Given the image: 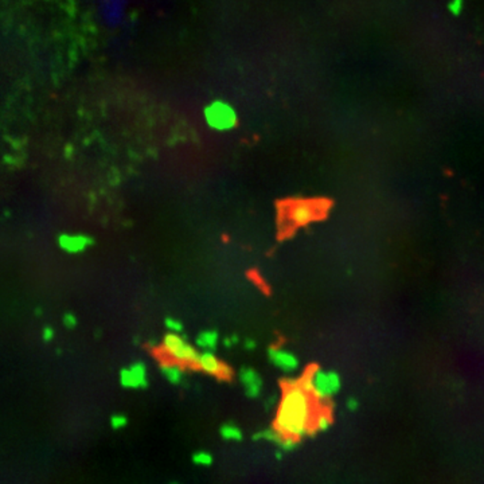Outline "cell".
I'll return each mask as SVG.
<instances>
[{
    "label": "cell",
    "mask_w": 484,
    "mask_h": 484,
    "mask_svg": "<svg viewBox=\"0 0 484 484\" xmlns=\"http://www.w3.org/2000/svg\"><path fill=\"white\" fill-rule=\"evenodd\" d=\"M58 246L69 254H80L93 245V238L81 233H64L58 237Z\"/></svg>",
    "instance_id": "52a82bcc"
},
{
    "label": "cell",
    "mask_w": 484,
    "mask_h": 484,
    "mask_svg": "<svg viewBox=\"0 0 484 484\" xmlns=\"http://www.w3.org/2000/svg\"><path fill=\"white\" fill-rule=\"evenodd\" d=\"M118 382L124 389H145L148 386L147 366L143 362H133L127 367H123L118 374Z\"/></svg>",
    "instance_id": "8992f818"
},
{
    "label": "cell",
    "mask_w": 484,
    "mask_h": 484,
    "mask_svg": "<svg viewBox=\"0 0 484 484\" xmlns=\"http://www.w3.org/2000/svg\"><path fill=\"white\" fill-rule=\"evenodd\" d=\"M299 385L313 398L319 401H328L340 390L342 378L336 371L312 367L299 379Z\"/></svg>",
    "instance_id": "7a4b0ae2"
},
{
    "label": "cell",
    "mask_w": 484,
    "mask_h": 484,
    "mask_svg": "<svg viewBox=\"0 0 484 484\" xmlns=\"http://www.w3.org/2000/svg\"><path fill=\"white\" fill-rule=\"evenodd\" d=\"M55 336V332H54V328L51 327H44L42 330V339L43 342H51Z\"/></svg>",
    "instance_id": "7402d4cb"
},
{
    "label": "cell",
    "mask_w": 484,
    "mask_h": 484,
    "mask_svg": "<svg viewBox=\"0 0 484 484\" xmlns=\"http://www.w3.org/2000/svg\"><path fill=\"white\" fill-rule=\"evenodd\" d=\"M204 121L210 128L218 132H227L237 125V114L234 109L222 101H215L204 108Z\"/></svg>",
    "instance_id": "5b68a950"
},
{
    "label": "cell",
    "mask_w": 484,
    "mask_h": 484,
    "mask_svg": "<svg viewBox=\"0 0 484 484\" xmlns=\"http://www.w3.org/2000/svg\"><path fill=\"white\" fill-rule=\"evenodd\" d=\"M462 4H464V0H452L449 5H448V8L453 15H459L462 10Z\"/></svg>",
    "instance_id": "44dd1931"
},
{
    "label": "cell",
    "mask_w": 484,
    "mask_h": 484,
    "mask_svg": "<svg viewBox=\"0 0 484 484\" xmlns=\"http://www.w3.org/2000/svg\"><path fill=\"white\" fill-rule=\"evenodd\" d=\"M191 460L195 465H199V467H210L214 462V457L207 451H198L194 453Z\"/></svg>",
    "instance_id": "9a60e30c"
},
{
    "label": "cell",
    "mask_w": 484,
    "mask_h": 484,
    "mask_svg": "<svg viewBox=\"0 0 484 484\" xmlns=\"http://www.w3.org/2000/svg\"><path fill=\"white\" fill-rule=\"evenodd\" d=\"M284 437L285 436H283L281 433H280L279 430L276 429V428H273V429H263V430H257L254 435L252 436V440L253 441H269V442H272V444H276V445L279 446L280 448V445L283 444V441H284Z\"/></svg>",
    "instance_id": "4fadbf2b"
},
{
    "label": "cell",
    "mask_w": 484,
    "mask_h": 484,
    "mask_svg": "<svg viewBox=\"0 0 484 484\" xmlns=\"http://www.w3.org/2000/svg\"><path fill=\"white\" fill-rule=\"evenodd\" d=\"M159 370H160L161 375L164 376V379L167 382H170L171 385H179L183 381L184 376V369L182 367L180 363H176L174 360H161L159 365Z\"/></svg>",
    "instance_id": "8fae6325"
},
{
    "label": "cell",
    "mask_w": 484,
    "mask_h": 484,
    "mask_svg": "<svg viewBox=\"0 0 484 484\" xmlns=\"http://www.w3.org/2000/svg\"><path fill=\"white\" fill-rule=\"evenodd\" d=\"M245 349L254 350L256 349V342L253 339H247L246 342H245Z\"/></svg>",
    "instance_id": "484cf974"
},
{
    "label": "cell",
    "mask_w": 484,
    "mask_h": 484,
    "mask_svg": "<svg viewBox=\"0 0 484 484\" xmlns=\"http://www.w3.org/2000/svg\"><path fill=\"white\" fill-rule=\"evenodd\" d=\"M218 340H220V336H218L217 331L206 330L197 336L195 343H197L199 349H202L203 351H213L218 346Z\"/></svg>",
    "instance_id": "7c38bea8"
},
{
    "label": "cell",
    "mask_w": 484,
    "mask_h": 484,
    "mask_svg": "<svg viewBox=\"0 0 484 484\" xmlns=\"http://www.w3.org/2000/svg\"><path fill=\"white\" fill-rule=\"evenodd\" d=\"M197 367L206 374L220 378H229L231 375V369L223 365L213 351H202L197 360Z\"/></svg>",
    "instance_id": "ba28073f"
},
{
    "label": "cell",
    "mask_w": 484,
    "mask_h": 484,
    "mask_svg": "<svg viewBox=\"0 0 484 484\" xmlns=\"http://www.w3.org/2000/svg\"><path fill=\"white\" fill-rule=\"evenodd\" d=\"M109 424L112 426V429L114 430L124 429V428L128 425V417L121 413L113 414L112 417H110V419H109Z\"/></svg>",
    "instance_id": "2e32d148"
},
{
    "label": "cell",
    "mask_w": 484,
    "mask_h": 484,
    "mask_svg": "<svg viewBox=\"0 0 484 484\" xmlns=\"http://www.w3.org/2000/svg\"><path fill=\"white\" fill-rule=\"evenodd\" d=\"M62 323H64L65 327L71 330V328H75V326H77L78 320H77V316H75L74 313H71V312H66L64 316H62Z\"/></svg>",
    "instance_id": "ffe728a7"
},
{
    "label": "cell",
    "mask_w": 484,
    "mask_h": 484,
    "mask_svg": "<svg viewBox=\"0 0 484 484\" xmlns=\"http://www.w3.org/2000/svg\"><path fill=\"white\" fill-rule=\"evenodd\" d=\"M166 328L168 330V332L172 333H180L183 331V323L180 320H177L175 317H167L164 320Z\"/></svg>",
    "instance_id": "ac0fdd59"
},
{
    "label": "cell",
    "mask_w": 484,
    "mask_h": 484,
    "mask_svg": "<svg viewBox=\"0 0 484 484\" xmlns=\"http://www.w3.org/2000/svg\"><path fill=\"white\" fill-rule=\"evenodd\" d=\"M332 425V418L330 414H320L319 417L316 418V422H315V426L319 432H326V430L330 429V426Z\"/></svg>",
    "instance_id": "e0dca14e"
},
{
    "label": "cell",
    "mask_w": 484,
    "mask_h": 484,
    "mask_svg": "<svg viewBox=\"0 0 484 484\" xmlns=\"http://www.w3.org/2000/svg\"><path fill=\"white\" fill-rule=\"evenodd\" d=\"M237 342H238V338H237V336H230V338H227L223 340V344H225L226 347H231V346L236 344Z\"/></svg>",
    "instance_id": "d4e9b609"
},
{
    "label": "cell",
    "mask_w": 484,
    "mask_h": 484,
    "mask_svg": "<svg viewBox=\"0 0 484 484\" xmlns=\"http://www.w3.org/2000/svg\"><path fill=\"white\" fill-rule=\"evenodd\" d=\"M161 350L170 358V360H174L180 365H197V360L200 354L180 333L172 332L164 335L161 342Z\"/></svg>",
    "instance_id": "277c9868"
},
{
    "label": "cell",
    "mask_w": 484,
    "mask_h": 484,
    "mask_svg": "<svg viewBox=\"0 0 484 484\" xmlns=\"http://www.w3.org/2000/svg\"><path fill=\"white\" fill-rule=\"evenodd\" d=\"M220 435L225 441H241L242 437H243L241 428L234 424H230V422L220 426Z\"/></svg>",
    "instance_id": "5bb4252c"
},
{
    "label": "cell",
    "mask_w": 484,
    "mask_h": 484,
    "mask_svg": "<svg viewBox=\"0 0 484 484\" xmlns=\"http://www.w3.org/2000/svg\"><path fill=\"white\" fill-rule=\"evenodd\" d=\"M311 394L299 385V379H288L274 418V428L285 437L300 440L311 432Z\"/></svg>",
    "instance_id": "6da1fadb"
},
{
    "label": "cell",
    "mask_w": 484,
    "mask_h": 484,
    "mask_svg": "<svg viewBox=\"0 0 484 484\" xmlns=\"http://www.w3.org/2000/svg\"><path fill=\"white\" fill-rule=\"evenodd\" d=\"M276 459H279V460H281L283 459V452H276Z\"/></svg>",
    "instance_id": "4316f807"
},
{
    "label": "cell",
    "mask_w": 484,
    "mask_h": 484,
    "mask_svg": "<svg viewBox=\"0 0 484 484\" xmlns=\"http://www.w3.org/2000/svg\"><path fill=\"white\" fill-rule=\"evenodd\" d=\"M73 154H74V151H73V147L71 145H66L65 147V152H64V156L66 157V159H71V156H73Z\"/></svg>",
    "instance_id": "cb8c5ba5"
},
{
    "label": "cell",
    "mask_w": 484,
    "mask_h": 484,
    "mask_svg": "<svg viewBox=\"0 0 484 484\" xmlns=\"http://www.w3.org/2000/svg\"><path fill=\"white\" fill-rule=\"evenodd\" d=\"M346 406H347V409H349L350 412H356V410L359 409V401H358V398L350 397L349 399H347V402H346Z\"/></svg>",
    "instance_id": "603a6c76"
},
{
    "label": "cell",
    "mask_w": 484,
    "mask_h": 484,
    "mask_svg": "<svg viewBox=\"0 0 484 484\" xmlns=\"http://www.w3.org/2000/svg\"><path fill=\"white\" fill-rule=\"evenodd\" d=\"M268 358L274 367L284 373H292L299 367V359L293 352L281 347H270L268 350Z\"/></svg>",
    "instance_id": "9c48e42d"
},
{
    "label": "cell",
    "mask_w": 484,
    "mask_h": 484,
    "mask_svg": "<svg viewBox=\"0 0 484 484\" xmlns=\"http://www.w3.org/2000/svg\"><path fill=\"white\" fill-rule=\"evenodd\" d=\"M283 215L285 222L289 226L301 227L319 220L323 215V206L322 203L307 199H297L285 204Z\"/></svg>",
    "instance_id": "3957f363"
},
{
    "label": "cell",
    "mask_w": 484,
    "mask_h": 484,
    "mask_svg": "<svg viewBox=\"0 0 484 484\" xmlns=\"http://www.w3.org/2000/svg\"><path fill=\"white\" fill-rule=\"evenodd\" d=\"M299 442H300V440L293 439V437H284V441H283V444L280 445V449H281V452L293 451L296 446L299 445Z\"/></svg>",
    "instance_id": "d6986e66"
},
{
    "label": "cell",
    "mask_w": 484,
    "mask_h": 484,
    "mask_svg": "<svg viewBox=\"0 0 484 484\" xmlns=\"http://www.w3.org/2000/svg\"><path fill=\"white\" fill-rule=\"evenodd\" d=\"M171 484H176V483H171Z\"/></svg>",
    "instance_id": "83f0119b"
},
{
    "label": "cell",
    "mask_w": 484,
    "mask_h": 484,
    "mask_svg": "<svg viewBox=\"0 0 484 484\" xmlns=\"http://www.w3.org/2000/svg\"><path fill=\"white\" fill-rule=\"evenodd\" d=\"M243 392L247 398H257L263 392V378L252 367H242L238 373Z\"/></svg>",
    "instance_id": "30bf717a"
}]
</instances>
